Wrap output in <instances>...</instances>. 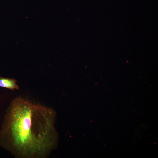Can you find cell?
Listing matches in <instances>:
<instances>
[{"instance_id":"obj_1","label":"cell","mask_w":158,"mask_h":158,"mask_svg":"<svg viewBox=\"0 0 158 158\" xmlns=\"http://www.w3.org/2000/svg\"><path fill=\"white\" fill-rule=\"evenodd\" d=\"M53 113L21 97L6 110L0 131V145L19 158H41L54 142Z\"/></svg>"},{"instance_id":"obj_2","label":"cell","mask_w":158,"mask_h":158,"mask_svg":"<svg viewBox=\"0 0 158 158\" xmlns=\"http://www.w3.org/2000/svg\"><path fill=\"white\" fill-rule=\"evenodd\" d=\"M0 87L12 90L19 89L16 80L14 79L5 78L0 76Z\"/></svg>"}]
</instances>
